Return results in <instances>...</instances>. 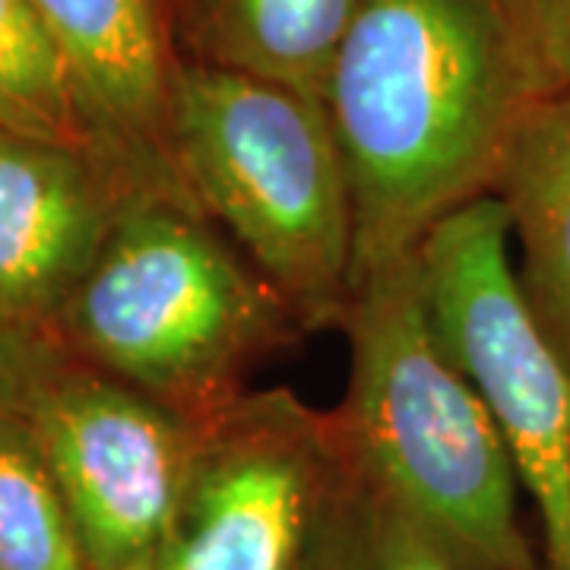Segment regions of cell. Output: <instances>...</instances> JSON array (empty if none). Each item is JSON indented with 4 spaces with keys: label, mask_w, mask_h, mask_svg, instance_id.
Masks as SVG:
<instances>
[{
    "label": "cell",
    "mask_w": 570,
    "mask_h": 570,
    "mask_svg": "<svg viewBox=\"0 0 570 570\" xmlns=\"http://www.w3.org/2000/svg\"><path fill=\"white\" fill-rule=\"evenodd\" d=\"M535 102L498 0H358L324 105L355 206V273L489 197Z\"/></svg>",
    "instance_id": "obj_1"
},
{
    "label": "cell",
    "mask_w": 570,
    "mask_h": 570,
    "mask_svg": "<svg viewBox=\"0 0 570 570\" xmlns=\"http://www.w3.org/2000/svg\"><path fill=\"white\" fill-rule=\"evenodd\" d=\"M340 330L348 387L330 415L348 453L472 570H535L510 453L434 326L419 250L358 269Z\"/></svg>",
    "instance_id": "obj_2"
},
{
    "label": "cell",
    "mask_w": 570,
    "mask_h": 570,
    "mask_svg": "<svg viewBox=\"0 0 570 570\" xmlns=\"http://www.w3.org/2000/svg\"><path fill=\"white\" fill-rule=\"evenodd\" d=\"M55 333L73 358L204 422L305 326L197 206L134 197Z\"/></svg>",
    "instance_id": "obj_3"
},
{
    "label": "cell",
    "mask_w": 570,
    "mask_h": 570,
    "mask_svg": "<svg viewBox=\"0 0 570 570\" xmlns=\"http://www.w3.org/2000/svg\"><path fill=\"white\" fill-rule=\"evenodd\" d=\"M168 142L187 197L235 238L305 333L343 324L355 206L326 105L242 70L178 63Z\"/></svg>",
    "instance_id": "obj_4"
},
{
    "label": "cell",
    "mask_w": 570,
    "mask_h": 570,
    "mask_svg": "<svg viewBox=\"0 0 570 570\" xmlns=\"http://www.w3.org/2000/svg\"><path fill=\"white\" fill-rule=\"evenodd\" d=\"M419 269L434 326L539 513L546 568L570 570V367L517 279L504 206L489 194L450 213L422 238Z\"/></svg>",
    "instance_id": "obj_5"
},
{
    "label": "cell",
    "mask_w": 570,
    "mask_h": 570,
    "mask_svg": "<svg viewBox=\"0 0 570 570\" xmlns=\"http://www.w3.org/2000/svg\"><path fill=\"white\" fill-rule=\"evenodd\" d=\"M22 415L92 570H142L178 523L204 422L67 358Z\"/></svg>",
    "instance_id": "obj_6"
},
{
    "label": "cell",
    "mask_w": 570,
    "mask_h": 570,
    "mask_svg": "<svg viewBox=\"0 0 570 570\" xmlns=\"http://www.w3.org/2000/svg\"><path fill=\"white\" fill-rule=\"evenodd\" d=\"M324 412L288 390L204 419L178 523L142 570H302Z\"/></svg>",
    "instance_id": "obj_7"
},
{
    "label": "cell",
    "mask_w": 570,
    "mask_h": 570,
    "mask_svg": "<svg viewBox=\"0 0 570 570\" xmlns=\"http://www.w3.org/2000/svg\"><path fill=\"white\" fill-rule=\"evenodd\" d=\"M134 197L156 194L99 156L0 130V307L55 330Z\"/></svg>",
    "instance_id": "obj_8"
},
{
    "label": "cell",
    "mask_w": 570,
    "mask_h": 570,
    "mask_svg": "<svg viewBox=\"0 0 570 570\" xmlns=\"http://www.w3.org/2000/svg\"><path fill=\"white\" fill-rule=\"evenodd\" d=\"M105 140L146 194L187 200L168 115L178 63L156 0H36ZM197 206V204H194Z\"/></svg>",
    "instance_id": "obj_9"
},
{
    "label": "cell",
    "mask_w": 570,
    "mask_h": 570,
    "mask_svg": "<svg viewBox=\"0 0 570 570\" xmlns=\"http://www.w3.org/2000/svg\"><path fill=\"white\" fill-rule=\"evenodd\" d=\"M491 197L504 206L517 279L539 326L570 367V92L520 115Z\"/></svg>",
    "instance_id": "obj_10"
},
{
    "label": "cell",
    "mask_w": 570,
    "mask_h": 570,
    "mask_svg": "<svg viewBox=\"0 0 570 570\" xmlns=\"http://www.w3.org/2000/svg\"><path fill=\"white\" fill-rule=\"evenodd\" d=\"M302 570H472L419 527L348 453L324 412Z\"/></svg>",
    "instance_id": "obj_11"
},
{
    "label": "cell",
    "mask_w": 570,
    "mask_h": 570,
    "mask_svg": "<svg viewBox=\"0 0 570 570\" xmlns=\"http://www.w3.org/2000/svg\"><path fill=\"white\" fill-rule=\"evenodd\" d=\"M358 0H194L197 61L283 82L324 102Z\"/></svg>",
    "instance_id": "obj_12"
},
{
    "label": "cell",
    "mask_w": 570,
    "mask_h": 570,
    "mask_svg": "<svg viewBox=\"0 0 570 570\" xmlns=\"http://www.w3.org/2000/svg\"><path fill=\"white\" fill-rule=\"evenodd\" d=\"M0 130L99 156L127 175L36 0H0Z\"/></svg>",
    "instance_id": "obj_13"
},
{
    "label": "cell",
    "mask_w": 570,
    "mask_h": 570,
    "mask_svg": "<svg viewBox=\"0 0 570 570\" xmlns=\"http://www.w3.org/2000/svg\"><path fill=\"white\" fill-rule=\"evenodd\" d=\"M0 570H92L22 412H0Z\"/></svg>",
    "instance_id": "obj_14"
},
{
    "label": "cell",
    "mask_w": 570,
    "mask_h": 570,
    "mask_svg": "<svg viewBox=\"0 0 570 570\" xmlns=\"http://www.w3.org/2000/svg\"><path fill=\"white\" fill-rule=\"evenodd\" d=\"M532 99L570 92V0H498Z\"/></svg>",
    "instance_id": "obj_15"
},
{
    "label": "cell",
    "mask_w": 570,
    "mask_h": 570,
    "mask_svg": "<svg viewBox=\"0 0 570 570\" xmlns=\"http://www.w3.org/2000/svg\"><path fill=\"white\" fill-rule=\"evenodd\" d=\"M67 358L70 352L51 326L32 324L0 307V412H22Z\"/></svg>",
    "instance_id": "obj_16"
}]
</instances>
